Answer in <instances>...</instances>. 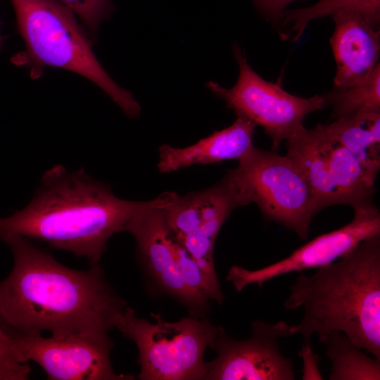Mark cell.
Listing matches in <instances>:
<instances>
[{
    "label": "cell",
    "mask_w": 380,
    "mask_h": 380,
    "mask_svg": "<svg viewBox=\"0 0 380 380\" xmlns=\"http://www.w3.org/2000/svg\"><path fill=\"white\" fill-rule=\"evenodd\" d=\"M11 249L13 266L0 281V314L13 331L52 336L108 333L126 302L108 281L100 264L70 268L29 239L0 236Z\"/></svg>",
    "instance_id": "cell-1"
},
{
    "label": "cell",
    "mask_w": 380,
    "mask_h": 380,
    "mask_svg": "<svg viewBox=\"0 0 380 380\" xmlns=\"http://www.w3.org/2000/svg\"><path fill=\"white\" fill-rule=\"evenodd\" d=\"M151 201L118 198L83 169L68 172L61 165L48 170L30 203L0 217V236L19 235L47 243L99 264L108 239L125 231L131 218Z\"/></svg>",
    "instance_id": "cell-2"
},
{
    "label": "cell",
    "mask_w": 380,
    "mask_h": 380,
    "mask_svg": "<svg viewBox=\"0 0 380 380\" xmlns=\"http://www.w3.org/2000/svg\"><path fill=\"white\" fill-rule=\"evenodd\" d=\"M284 308H301L300 322L291 326L305 343L316 334L324 343L339 331L380 360V234L370 236L338 260L298 276Z\"/></svg>",
    "instance_id": "cell-3"
},
{
    "label": "cell",
    "mask_w": 380,
    "mask_h": 380,
    "mask_svg": "<svg viewBox=\"0 0 380 380\" xmlns=\"http://www.w3.org/2000/svg\"><path fill=\"white\" fill-rule=\"evenodd\" d=\"M27 61L34 66L62 68L100 87L129 118L141 107L119 86L94 55L91 37L74 13L56 0H11Z\"/></svg>",
    "instance_id": "cell-4"
},
{
    "label": "cell",
    "mask_w": 380,
    "mask_h": 380,
    "mask_svg": "<svg viewBox=\"0 0 380 380\" xmlns=\"http://www.w3.org/2000/svg\"><path fill=\"white\" fill-rule=\"evenodd\" d=\"M155 322L139 317L127 306L115 328L136 344L141 380L204 379V353L215 339L218 326L205 318L189 316L165 322L158 314Z\"/></svg>",
    "instance_id": "cell-5"
},
{
    "label": "cell",
    "mask_w": 380,
    "mask_h": 380,
    "mask_svg": "<svg viewBox=\"0 0 380 380\" xmlns=\"http://www.w3.org/2000/svg\"><path fill=\"white\" fill-rule=\"evenodd\" d=\"M227 175L246 204L255 203L263 217L308 239L316 212L302 172L286 155L253 146Z\"/></svg>",
    "instance_id": "cell-6"
},
{
    "label": "cell",
    "mask_w": 380,
    "mask_h": 380,
    "mask_svg": "<svg viewBox=\"0 0 380 380\" xmlns=\"http://www.w3.org/2000/svg\"><path fill=\"white\" fill-rule=\"evenodd\" d=\"M286 156L308 184L317 213L333 205L355 208L373 202L376 178L330 137L325 125L300 128L286 140Z\"/></svg>",
    "instance_id": "cell-7"
},
{
    "label": "cell",
    "mask_w": 380,
    "mask_h": 380,
    "mask_svg": "<svg viewBox=\"0 0 380 380\" xmlns=\"http://www.w3.org/2000/svg\"><path fill=\"white\" fill-rule=\"evenodd\" d=\"M233 54L239 68L234 86L227 89L210 81L206 87L237 116L262 127L272 139V150H277L281 141L303 125L306 115L326 106L323 96L299 97L286 91L279 84L262 78L251 68L236 44L233 47Z\"/></svg>",
    "instance_id": "cell-8"
},
{
    "label": "cell",
    "mask_w": 380,
    "mask_h": 380,
    "mask_svg": "<svg viewBox=\"0 0 380 380\" xmlns=\"http://www.w3.org/2000/svg\"><path fill=\"white\" fill-rule=\"evenodd\" d=\"M291 325L284 321L252 322L251 335L243 340L229 337L222 327L209 347L217 353L207 362L204 379L293 380V360L284 356L279 340L291 336Z\"/></svg>",
    "instance_id": "cell-9"
},
{
    "label": "cell",
    "mask_w": 380,
    "mask_h": 380,
    "mask_svg": "<svg viewBox=\"0 0 380 380\" xmlns=\"http://www.w3.org/2000/svg\"><path fill=\"white\" fill-rule=\"evenodd\" d=\"M13 336L23 360L38 364L50 380L134 379L132 375L117 374L113 370L110 354L114 343L108 333L47 338L13 330Z\"/></svg>",
    "instance_id": "cell-10"
},
{
    "label": "cell",
    "mask_w": 380,
    "mask_h": 380,
    "mask_svg": "<svg viewBox=\"0 0 380 380\" xmlns=\"http://www.w3.org/2000/svg\"><path fill=\"white\" fill-rule=\"evenodd\" d=\"M353 220L343 227L321 234L293 251L289 256L257 270L233 265L227 280L237 292L249 285L262 287L270 280L331 263L365 239L380 234V211L374 203L358 205Z\"/></svg>",
    "instance_id": "cell-11"
},
{
    "label": "cell",
    "mask_w": 380,
    "mask_h": 380,
    "mask_svg": "<svg viewBox=\"0 0 380 380\" xmlns=\"http://www.w3.org/2000/svg\"><path fill=\"white\" fill-rule=\"evenodd\" d=\"M175 192H164L129 221L125 231L134 236L139 256L147 273L163 292L184 305L191 316L204 318L209 310L208 300L184 284L177 266L174 237L166 224L164 207Z\"/></svg>",
    "instance_id": "cell-12"
},
{
    "label": "cell",
    "mask_w": 380,
    "mask_h": 380,
    "mask_svg": "<svg viewBox=\"0 0 380 380\" xmlns=\"http://www.w3.org/2000/svg\"><path fill=\"white\" fill-rule=\"evenodd\" d=\"M335 29L329 42L336 65L334 88L365 81L379 63L380 31L360 14L341 11L331 15Z\"/></svg>",
    "instance_id": "cell-13"
},
{
    "label": "cell",
    "mask_w": 380,
    "mask_h": 380,
    "mask_svg": "<svg viewBox=\"0 0 380 380\" xmlns=\"http://www.w3.org/2000/svg\"><path fill=\"white\" fill-rule=\"evenodd\" d=\"M257 125L237 116L234 123L215 131L198 142L184 148L168 144L159 148L158 168L161 173H170L198 164L220 163L225 160L238 161L252 148Z\"/></svg>",
    "instance_id": "cell-14"
},
{
    "label": "cell",
    "mask_w": 380,
    "mask_h": 380,
    "mask_svg": "<svg viewBox=\"0 0 380 380\" xmlns=\"http://www.w3.org/2000/svg\"><path fill=\"white\" fill-rule=\"evenodd\" d=\"M234 182L226 174L217 184L205 190L185 196L175 195L164 207L167 227L175 239L197 232L201 226L214 219L228 218L236 208L245 205Z\"/></svg>",
    "instance_id": "cell-15"
},
{
    "label": "cell",
    "mask_w": 380,
    "mask_h": 380,
    "mask_svg": "<svg viewBox=\"0 0 380 380\" xmlns=\"http://www.w3.org/2000/svg\"><path fill=\"white\" fill-rule=\"evenodd\" d=\"M325 128L376 178L380 169V111L338 118Z\"/></svg>",
    "instance_id": "cell-16"
},
{
    "label": "cell",
    "mask_w": 380,
    "mask_h": 380,
    "mask_svg": "<svg viewBox=\"0 0 380 380\" xmlns=\"http://www.w3.org/2000/svg\"><path fill=\"white\" fill-rule=\"evenodd\" d=\"M331 368L330 380H379L380 360L371 357L343 333L333 331L324 341Z\"/></svg>",
    "instance_id": "cell-17"
},
{
    "label": "cell",
    "mask_w": 380,
    "mask_h": 380,
    "mask_svg": "<svg viewBox=\"0 0 380 380\" xmlns=\"http://www.w3.org/2000/svg\"><path fill=\"white\" fill-rule=\"evenodd\" d=\"M341 11L357 13L374 28L379 30L380 0H319L308 7L286 9L281 25H291L293 41H296L310 21Z\"/></svg>",
    "instance_id": "cell-18"
},
{
    "label": "cell",
    "mask_w": 380,
    "mask_h": 380,
    "mask_svg": "<svg viewBox=\"0 0 380 380\" xmlns=\"http://www.w3.org/2000/svg\"><path fill=\"white\" fill-rule=\"evenodd\" d=\"M332 108L334 118L367 111H380V65L364 82L343 89L333 88L323 95Z\"/></svg>",
    "instance_id": "cell-19"
},
{
    "label": "cell",
    "mask_w": 380,
    "mask_h": 380,
    "mask_svg": "<svg viewBox=\"0 0 380 380\" xmlns=\"http://www.w3.org/2000/svg\"><path fill=\"white\" fill-rule=\"evenodd\" d=\"M31 367L25 362L13 336V330L0 314V380H27Z\"/></svg>",
    "instance_id": "cell-20"
},
{
    "label": "cell",
    "mask_w": 380,
    "mask_h": 380,
    "mask_svg": "<svg viewBox=\"0 0 380 380\" xmlns=\"http://www.w3.org/2000/svg\"><path fill=\"white\" fill-rule=\"evenodd\" d=\"M56 1L74 13L91 38L115 10L112 0Z\"/></svg>",
    "instance_id": "cell-21"
},
{
    "label": "cell",
    "mask_w": 380,
    "mask_h": 380,
    "mask_svg": "<svg viewBox=\"0 0 380 380\" xmlns=\"http://www.w3.org/2000/svg\"><path fill=\"white\" fill-rule=\"evenodd\" d=\"M174 249L179 271L186 286L196 295L208 300H211L210 290L203 272L175 238Z\"/></svg>",
    "instance_id": "cell-22"
},
{
    "label": "cell",
    "mask_w": 380,
    "mask_h": 380,
    "mask_svg": "<svg viewBox=\"0 0 380 380\" xmlns=\"http://www.w3.org/2000/svg\"><path fill=\"white\" fill-rule=\"evenodd\" d=\"M260 15L269 22L281 25L286 7L292 2L303 0H251Z\"/></svg>",
    "instance_id": "cell-23"
},
{
    "label": "cell",
    "mask_w": 380,
    "mask_h": 380,
    "mask_svg": "<svg viewBox=\"0 0 380 380\" xmlns=\"http://www.w3.org/2000/svg\"><path fill=\"white\" fill-rule=\"evenodd\" d=\"M303 360V380H322L323 377L318 367L319 356L309 342L305 343L298 353Z\"/></svg>",
    "instance_id": "cell-24"
},
{
    "label": "cell",
    "mask_w": 380,
    "mask_h": 380,
    "mask_svg": "<svg viewBox=\"0 0 380 380\" xmlns=\"http://www.w3.org/2000/svg\"><path fill=\"white\" fill-rule=\"evenodd\" d=\"M1 42H2V39H1V37L0 36V49L1 48Z\"/></svg>",
    "instance_id": "cell-25"
}]
</instances>
